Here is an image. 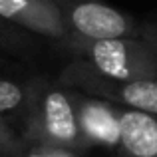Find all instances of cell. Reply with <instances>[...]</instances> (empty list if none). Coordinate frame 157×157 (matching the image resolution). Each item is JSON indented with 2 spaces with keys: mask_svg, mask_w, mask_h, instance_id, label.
I'll list each match as a JSON object with an SVG mask.
<instances>
[{
  "mask_svg": "<svg viewBox=\"0 0 157 157\" xmlns=\"http://www.w3.org/2000/svg\"><path fill=\"white\" fill-rule=\"evenodd\" d=\"M24 157H52V153H50V147L48 145H38V143H34L30 149H26Z\"/></svg>",
  "mask_w": 157,
  "mask_h": 157,
  "instance_id": "11",
  "label": "cell"
},
{
  "mask_svg": "<svg viewBox=\"0 0 157 157\" xmlns=\"http://www.w3.org/2000/svg\"><path fill=\"white\" fill-rule=\"evenodd\" d=\"M4 24H6V20H4L2 16H0V26H4Z\"/></svg>",
  "mask_w": 157,
  "mask_h": 157,
  "instance_id": "13",
  "label": "cell"
},
{
  "mask_svg": "<svg viewBox=\"0 0 157 157\" xmlns=\"http://www.w3.org/2000/svg\"><path fill=\"white\" fill-rule=\"evenodd\" d=\"M30 96L32 88H26L14 80L0 78V119L14 111H26L30 104Z\"/></svg>",
  "mask_w": 157,
  "mask_h": 157,
  "instance_id": "8",
  "label": "cell"
},
{
  "mask_svg": "<svg viewBox=\"0 0 157 157\" xmlns=\"http://www.w3.org/2000/svg\"><path fill=\"white\" fill-rule=\"evenodd\" d=\"M48 147H50L52 157H78V155H76V151L66 149V147H54V145H48Z\"/></svg>",
  "mask_w": 157,
  "mask_h": 157,
  "instance_id": "12",
  "label": "cell"
},
{
  "mask_svg": "<svg viewBox=\"0 0 157 157\" xmlns=\"http://www.w3.org/2000/svg\"><path fill=\"white\" fill-rule=\"evenodd\" d=\"M76 109L80 129L88 145L119 147L121 139L119 105L101 98L76 94Z\"/></svg>",
  "mask_w": 157,
  "mask_h": 157,
  "instance_id": "6",
  "label": "cell"
},
{
  "mask_svg": "<svg viewBox=\"0 0 157 157\" xmlns=\"http://www.w3.org/2000/svg\"><path fill=\"white\" fill-rule=\"evenodd\" d=\"M0 16L10 24L54 40H66L70 28L54 0H0Z\"/></svg>",
  "mask_w": 157,
  "mask_h": 157,
  "instance_id": "5",
  "label": "cell"
},
{
  "mask_svg": "<svg viewBox=\"0 0 157 157\" xmlns=\"http://www.w3.org/2000/svg\"><path fill=\"white\" fill-rule=\"evenodd\" d=\"M66 18L70 34L88 40L139 36V28L127 14L100 0H54Z\"/></svg>",
  "mask_w": 157,
  "mask_h": 157,
  "instance_id": "4",
  "label": "cell"
},
{
  "mask_svg": "<svg viewBox=\"0 0 157 157\" xmlns=\"http://www.w3.org/2000/svg\"><path fill=\"white\" fill-rule=\"evenodd\" d=\"M62 80L64 84L80 88L88 96L101 98L127 109L157 115V76L137 80H109L80 60L66 68Z\"/></svg>",
  "mask_w": 157,
  "mask_h": 157,
  "instance_id": "3",
  "label": "cell"
},
{
  "mask_svg": "<svg viewBox=\"0 0 157 157\" xmlns=\"http://www.w3.org/2000/svg\"><path fill=\"white\" fill-rule=\"evenodd\" d=\"M30 145H54L72 151L86 149L88 141L80 129L76 94L62 88L32 90L26 107V133Z\"/></svg>",
  "mask_w": 157,
  "mask_h": 157,
  "instance_id": "1",
  "label": "cell"
},
{
  "mask_svg": "<svg viewBox=\"0 0 157 157\" xmlns=\"http://www.w3.org/2000/svg\"><path fill=\"white\" fill-rule=\"evenodd\" d=\"M139 36L157 50V26H139Z\"/></svg>",
  "mask_w": 157,
  "mask_h": 157,
  "instance_id": "10",
  "label": "cell"
},
{
  "mask_svg": "<svg viewBox=\"0 0 157 157\" xmlns=\"http://www.w3.org/2000/svg\"><path fill=\"white\" fill-rule=\"evenodd\" d=\"M30 143L16 135L4 119H0V157H24Z\"/></svg>",
  "mask_w": 157,
  "mask_h": 157,
  "instance_id": "9",
  "label": "cell"
},
{
  "mask_svg": "<svg viewBox=\"0 0 157 157\" xmlns=\"http://www.w3.org/2000/svg\"><path fill=\"white\" fill-rule=\"evenodd\" d=\"M119 157H157V115L119 107Z\"/></svg>",
  "mask_w": 157,
  "mask_h": 157,
  "instance_id": "7",
  "label": "cell"
},
{
  "mask_svg": "<svg viewBox=\"0 0 157 157\" xmlns=\"http://www.w3.org/2000/svg\"><path fill=\"white\" fill-rule=\"evenodd\" d=\"M68 46L82 62L109 80H137L157 76V50L141 36L88 40L70 34Z\"/></svg>",
  "mask_w": 157,
  "mask_h": 157,
  "instance_id": "2",
  "label": "cell"
}]
</instances>
